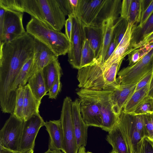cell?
Segmentation results:
<instances>
[{"mask_svg": "<svg viewBox=\"0 0 153 153\" xmlns=\"http://www.w3.org/2000/svg\"><path fill=\"white\" fill-rule=\"evenodd\" d=\"M0 6L5 9L26 13L58 31L62 29L66 20L57 0H0Z\"/></svg>", "mask_w": 153, "mask_h": 153, "instance_id": "1", "label": "cell"}, {"mask_svg": "<svg viewBox=\"0 0 153 153\" xmlns=\"http://www.w3.org/2000/svg\"><path fill=\"white\" fill-rule=\"evenodd\" d=\"M34 38L27 32L0 48V72L6 78L15 79L24 64L34 54Z\"/></svg>", "mask_w": 153, "mask_h": 153, "instance_id": "2", "label": "cell"}, {"mask_svg": "<svg viewBox=\"0 0 153 153\" xmlns=\"http://www.w3.org/2000/svg\"><path fill=\"white\" fill-rule=\"evenodd\" d=\"M123 60L114 62L105 70L98 62L78 70V87L94 91H114L119 88L120 85L116 75Z\"/></svg>", "mask_w": 153, "mask_h": 153, "instance_id": "3", "label": "cell"}, {"mask_svg": "<svg viewBox=\"0 0 153 153\" xmlns=\"http://www.w3.org/2000/svg\"><path fill=\"white\" fill-rule=\"evenodd\" d=\"M77 16L85 25L101 26L105 20H116L120 14L121 0H79Z\"/></svg>", "mask_w": 153, "mask_h": 153, "instance_id": "4", "label": "cell"}, {"mask_svg": "<svg viewBox=\"0 0 153 153\" xmlns=\"http://www.w3.org/2000/svg\"><path fill=\"white\" fill-rule=\"evenodd\" d=\"M26 32L49 48L58 57L68 53L71 42L65 34L51 29L32 17L26 27Z\"/></svg>", "mask_w": 153, "mask_h": 153, "instance_id": "5", "label": "cell"}, {"mask_svg": "<svg viewBox=\"0 0 153 153\" xmlns=\"http://www.w3.org/2000/svg\"><path fill=\"white\" fill-rule=\"evenodd\" d=\"M81 115L84 121L88 126L102 128V115L97 98L94 91L84 89H78Z\"/></svg>", "mask_w": 153, "mask_h": 153, "instance_id": "6", "label": "cell"}, {"mask_svg": "<svg viewBox=\"0 0 153 153\" xmlns=\"http://www.w3.org/2000/svg\"><path fill=\"white\" fill-rule=\"evenodd\" d=\"M153 68V48L135 64L124 68L118 74L120 85L137 83Z\"/></svg>", "mask_w": 153, "mask_h": 153, "instance_id": "7", "label": "cell"}, {"mask_svg": "<svg viewBox=\"0 0 153 153\" xmlns=\"http://www.w3.org/2000/svg\"><path fill=\"white\" fill-rule=\"evenodd\" d=\"M71 97L64 99L60 120L63 131V139L62 151L64 153H78V149L73 126Z\"/></svg>", "mask_w": 153, "mask_h": 153, "instance_id": "8", "label": "cell"}, {"mask_svg": "<svg viewBox=\"0 0 153 153\" xmlns=\"http://www.w3.org/2000/svg\"><path fill=\"white\" fill-rule=\"evenodd\" d=\"M24 121L11 114L0 131V146L14 151H20Z\"/></svg>", "mask_w": 153, "mask_h": 153, "instance_id": "9", "label": "cell"}, {"mask_svg": "<svg viewBox=\"0 0 153 153\" xmlns=\"http://www.w3.org/2000/svg\"><path fill=\"white\" fill-rule=\"evenodd\" d=\"M100 110L102 123L101 128L107 132L112 130L117 123L119 116L115 112L112 98L113 91H94Z\"/></svg>", "mask_w": 153, "mask_h": 153, "instance_id": "10", "label": "cell"}, {"mask_svg": "<svg viewBox=\"0 0 153 153\" xmlns=\"http://www.w3.org/2000/svg\"><path fill=\"white\" fill-rule=\"evenodd\" d=\"M85 25L77 17L73 16V29L68 61L72 67L80 69L81 51L85 39Z\"/></svg>", "mask_w": 153, "mask_h": 153, "instance_id": "11", "label": "cell"}, {"mask_svg": "<svg viewBox=\"0 0 153 153\" xmlns=\"http://www.w3.org/2000/svg\"><path fill=\"white\" fill-rule=\"evenodd\" d=\"M4 9L3 43L10 42L22 36L26 32L23 25V13Z\"/></svg>", "mask_w": 153, "mask_h": 153, "instance_id": "12", "label": "cell"}, {"mask_svg": "<svg viewBox=\"0 0 153 153\" xmlns=\"http://www.w3.org/2000/svg\"><path fill=\"white\" fill-rule=\"evenodd\" d=\"M45 122L39 113L32 115L24 121L20 151L34 150L35 140L40 129Z\"/></svg>", "mask_w": 153, "mask_h": 153, "instance_id": "13", "label": "cell"}, {"mask_svg": "<svg viewBox=\"0 0 153 153\" xmlns=\"http://www.w3.org/2000/svg\"><path fill=\"white\" fill-rule=\"evenodd\" d=\"M118 123L126 140L130 153H136L137 144L143 137L135 128L131 114L125 113L122 111Z\"/></svg>", "mask_w": 153, "mask_h": 153, "instance_id": "14", "label": "cell"}, {"mask_svg": "<svg viewBox=\"0 0 153 153\" xmlns=\"http://www.w3.org/2000/svg\"><path fill=\"white\" fill-rule=\"evenodd\" d=\"M71 112L73 126L78 149L85 148L87 143L89 126L85 124L82 118L79 99H76L72 101Z\"/></svg>", "mask_w": 153, "mask_h": 153, "instance_id": "15", "label": "cell"}, {"mask_svg": "<svg viewBox=\"0 0 153 153\" xmlns=\"http://www.w3.org/2000/svg\"><path fill=\"white\" fill-rule=\"evenodd\" d=\"M34 73L42 70L50 63L58 59V57L49 48L34 38Z\"/></svg>", "mask_w": 153, "mask_h": 153, "instance_id": "16", "label": "cell"}, {"mask_svg": "<svg viewBox=\"0 0 153 153\" xmlns=\"http://www.w3.org/2000/svg\"><path fill=\"white\" fill-rule=\"evenodd\" d=\"M142 0H123L122 1L120 17L128 23L137 25L140 23L142 14Z\"/></svg>", "mask_w": 153, "mask_h": 153, "instance_id": "17", "label": "cell"}, {"mask_svg": "<svg viewBox=\"0 0 153 153\" xmlns=\"http://www.w3.org/2000/svg\"><path fill=\"white\" fill-rule=\"evenodd\" d=\"M44 126L49 136L48 149L62 151L63 134L60 120L46 121Z\"/></svg>", "mask_w": 153, "mask_h": 153, "instance_id": "18", "label": "cell"}, {"mask_svg": "<svg viewBox=\"0 0 153 153\" xmlns=\"http://www.w3.org/2000/svg\"><path fill=\"white\" fill-rule=\"evenodd\" d=\"M136 85V84L120 85L119 88L113 91L112 98L117 115H120L124 105L134 92Z\"/></svg>", "mask_w": 153, "mask_h": 153, "instance_id": "19", "label": "cell"}, {"mask_svg": "<svg viewBox=\"0 0 153 153\" xmlns=\"http://www.w3.org/2000/svg\"><path fill=\"white\" fill-rule=\"evenodd\" d=\"M85 39L93 50L98 60L102 46L103 33L102 27L85 25Z\"/></svg>", "mask_w": 153, "mask_h": 153, "instance_id": "20", "label": "cell"}, {"mask_svg": "<svg viewBox=\"0 0 153 153\" xmlns=\"http://www.w3.org/2000/svg\"><path fill=\"white\" fill-rule=\"evenodd\" d=\"M106 140L112 146V151L116 153H130L126 140L118 123L108 132Z\"/></svg>", "mask_w": 153, "mask_h": 153, "instance_id": "21", "label": "cell"}, {"mask_svg": "<svg viewBox=\"0 0 153 153\" xmlns=\"http://www.w3.org/2000/svg\"><path fill=\"white\" fill-rule=\"evenodd\" d=\"M46 89L48 92L57 79L62 74L58 59L52 62L42 70Z\"/></svg>", "mask_w": 153, "mask_h": 153, "instance_id": "22", "label": "cell"}, {"mask_svg": "<svg viewBox=\"0 0 153 153\" xmlns=\"http://www.w3.org/2000/svg\"><path fill=\"white\" fill-rule=\"evenodd\" d=\"M33 56L23 65L13 86L11 90L12 94L13 100L15 103L17 88L20 85L24 87L27 85L30 78L34 74Z\"/></svg>", "mask_w": 153, "mask_h": 153, "instance_id": "23", "label": "cell"}, {"mask_svg": "<svg viewBox=\"0 0 153 153\" xmlns=\"http://www.w3.org/2000/svg\"><path fill=\"white\" fill-rule=\"evenodd\" d=\"M41 103L33 95L29 85L27 84L24 87L23 110L24 121L33 115L39 113V108Z\"/></svg>", "mask_w": 153, "mask_h": 153, "instance_id": "24", "label": "cell"}, {"mask_svg": "<svg viewBox=\"0 0 153 153\" xmlns=\"http://www.w3.org/2000/svg\"><path fill=\"white\" fill-rule=\"evenodd\" d=\"M115 20L110 18L104 20L102 27L103 33V44L102 51L98 59V63L100 65L103 62L108 48L111 44L113 37V29Z\"/></svg>", "mask_w": 153, "mask_h": 153, "instance_id": "25", "label": "cell"}, {"mask_svg": "<svg viewBox=\"0 0 153 153\" xmlns=\"http://www.w3.org/2000/svg\"><path fill=\"white\" fill-rule=\"evenodd\" d=\"M149 84L136 91L124 105L122 111L125 113L131 114L143 103L148 97Z\"/></svg>", "mask_w": 153, "mask_h": 153, "instance_id": "26", "label": "cell"}, {"mask_svg": "<svg viewBox=\"0 0 153 153\" xmlns=\"http://www.w3.org/2000/svg\"><path fill=\"white\" fill-rule=\"evenodd\" d=\"M31 91L36 99L40 103L42 97L48 92L42 75V70L35 72L28 81Z\"/></svg>", "mask_w": 153, "mask_h": 153, "instance_id": "27", "label": "cell"}, {"mask_svg": "<svg viewBox=\"0 0 153 153\" xmlns=\"http://www.w3.org/2000/svg\"><path fill=\"white\" fill-rule=\"evenodd\" d=\"M153 32V12L142 26L135 27L131 36V48H134L146 36Z\"/></svg>", "mask_w": 153, "mask_h": 153, "instance_id": "28", "label": "cell"}, {"mask_svg": "<svg viewBox=\"0 0 153 153\" xmlns=\"http://www.w3.org/2000/svg\"><path fill=\"white\" fill-rule=\"evenodd\" d=\"M97 62L93 50L85 39L81 51L80 69Z\"/></svg>", "mask_w": 153, "mask_h": 153, "instance_id": "29", "label": "cell"}, {"mask_svg": "<svg viewBox=\"0 0 153 153\" xmlns=\"http://www.w3.org/2000/svg\"><path fill=\"white\" fill-rule=\"evenodd\" d=\"M116 22L113 29V36L117 46L126 32L128 23L126 20L120 16Z\"/></svg>", "mask_w": 153, "mask_h": 153, "instance_id": "30", "label": "cell"}, {"mask_svg": "<svg viewBox=\"0 0 153 153\" xmlns=\"http://www.w3.org/2000/svg\"><path fill=\"white\" fill-rule=\"evenodd\" d=\"M24 96V87L20 85L16 90V105L13 114L23 120H24L23 113Z\"/></svg>", "mask_w": 153, "mask_h": 153, "instance_id": "31", "label": "cell"}, {"mask_svg": "<svg viewBox=\"0 0 153 153\" xmlns=\"http://www.w3.org/2000/svg\"><path fill=\"white\" fill-rule=\"evenodd\" d=\"M144 122V134L153 141V112L143 115Z\"/></svg>", "mask_w": 153, "mask_h": 153, "instance_id": "32", "label": "cell"}, {"mask_svg": "<svg viewBox=\"0 0 153 153\" xmlns=\"http://www.w3.org/2000/svg\"><path fill=\"white\" fill-rule=\"evenodd\" d=\"M136 153H153V141L143 137L137 144Z\"/></svg>", "mask_w": 153, "mask_h": 153, "instance_id": "33", "label": "cell"}, {"mask_svg": "<svg viewBox=\"0 0 153 153\" xmlns=\"http://www.w3.org/2000/svg\"><path fill=\"white\" fill-rule=\"evenodd\" d=\"M153 112V99L149 96L133 113L134 115H143Z\"/></svg>", "mask_w": 153, "mask_h": 153, "instance_id": "34", "label": "cell"}, {"mask_svg": "<svg viewBox=\"0 0 153 153\" xmlns=\"http://www.w3.org/2000/svg\"><path fill=\"white\" fill-rule=\"evenodd\" d=\"M147 53L143 48L132 51L128 54L129 65L135 64Z\"/></svg>", "mask_w": 153, "mask_h": 153, "instance_id": "35", "label": "cell"}, {"mask_svg": "<svg viewBox=\"0 0 153 153\" xmlns=\"http://www.w3.org/2000/svg\"><path fill=\"white\" fill-rule=\"evenodd\" d=\"M131 115L132 120L135 128L142 134L143 137L144 134V122L143 115Z\"/></svg>", "mask_w": 153, "mask_h": 153, "instance_id": "36", "label": "cell"}, {"mask_svg": "<svg viewBox=\"0 0 153 153\" xmlns=\"http://www.w3.org/2000/svg\"><path fill=\"white\" fill-rule=\"evenodd\" d=\"M61 77H59L53 85L48 91L47 94L48 98L50 99H56L59 93L60 92L62 88V83L60 81Z\"/></svg>", "mask_w": 153, "mask_h": 153, "instance_id": "37", "label": "cell"}, {"mask_svg": "<svg viewBox=\"0 0 153 153\" xmlns=\"http://www.w3.org/2000/svg\"><path fill=\"white\" fill-rule=\"evenodd\" d=\"M73 18L72 14L68 16L65 24V34L71 42L72 36L73 29Z\"/></svg>", "mask_w": 153, "mask_h": 153, "instance_id": "38", "label": "cell"}, {"mask_svg": "<svg viewBox=\"0 0 153 153\" xmlns=\"http://www.w3.org/2000/svg\"><path fill=\"white\" fill-rule=\"evenodd\" d=\"M153 12V0H152L150 4L143 12L140 22L137 26H142L147 21Z\"/></svg>", "mask_w": 153, "mask_h": 153, "instance_id": "39", "label": "cell"}, {"mask_svg": "<svg viewBox=\"0 0 153 153\" xmlns=\"http://www.w3.org/2000/svg\"><path fill=\"white\" fill-rule=\"evenodd\" d=\"M57 0L61 10L65 16L72 14L69 0Z\"/></svg>", "mask_w": 153, "mask_h": 153, "instance_id": "40", "label": "cell"}, {"mask_svg": "<svg viewBox=\"0 0 153 153\" xmlns=\"http://www.w3.org/2000/svg\"><path fill=\"white\" fill-rule=\"evenodd\" d=\"M152 70L136 84L135 91L143 88L150 83L152 74Z\"/></svg>", "mask_w": 153, "mask_h": 153, "instance_id": "41", "label": "cell"}, {"mask_svg": "<svg viewBox=\"0 0 153 153\" xmlns=\"http://www.w3.org/2000/svg\"><path fill=\"white\" fill-rule=\"evenodd\" d=\"M117 46L116 42L113 36L111 42L108 48L105 56L103 60L102 63L100 65H102L108 59L115 50Z\"/></svg>", "mask_w": 153, "mask_h": 153, "instance_id": "42", "label": "cell"}, {"mask_svg": "<svg viewBox=\"0 0 153 153\" xmlns=\"http://www.w3.org/2000/svg\"><path fill=\"white\" fill-rule=\"evenodd\" d=\"M5 10L0 7V43L4 42V17Z\"/></svg>", "mask_w": 153, "mask_h": 153, "instance_id": "43", "label": "cell"}, {"mask_svg": "<svg viewBox=\"0 0 153 153\" xmlns=\"http://www.w3.org/2000/svg\"><path fill=\"white\" fill-rule=\"evenodd\" d=\"M73 16L76 17L79 7V0H69Z\"/></svg>", "mask_w": 153, "mask_h": 153, "instance_id": "44", "label": "cell"}, {"mask_svg": "<svg viewBox=\"0 0 153 153\" xmlns=\"http://www.w3.org/2000/svg\"><path fill=\"white\" fill-rule=\"evenodd\" d=\"M152 39H153V32L146 36L141 42L138 43L132 49V51L134 50L139 49L144 46L148 42Z\"/></svg>", "mask_w": 153, "mask_h": 153, "instance_id": "45", "label": "cell"}, {"mask_svg": "<svg viewBox=\"0 0 153 153\" xmlns=\"http://www.w3.org/2000/svg\"><path fill=\"white\" fill-rule=\"evenodd\" d=\"M148 96L153 99V68L152 77L149 84Z\"/></svg>", "mask_w": 153, "mask_h": 153, "instance_id": "46", "label": "cell"}, {"mask_svg": "<svg viewBox=\"0 0 153 153\" xmlns=\"http://www.w3.org/2000/svg\"><path fill=\"white\" fill-rule=\"evenodd\" d=\"M152 1V0H142V13L149 5Z\"/></svg>", "mask_w": 153, "mask_h": 153, "instance_id": "47", "label": "cell"}, {"mask_svg": "<svg viewBox=\"0 0 153 153\" xmlns=\"http://www.w3.org/2000/svg\"><path fill=\"white\" fill-rule=\"evenodd\" d=\"M20 152L12 151L0 146V153H19Z\"/></svg>", "mask_w": 153, "mask_h": 153, "instance_id": "48", "label": "cell"}, {"mask_svg": "<svg viewBox=\"0 0 153 153\" xmlns=\"http://www.w3.org/2000/svg\"><path fill=\"white\" fill-rule=\"evenodd\" d=\"M44 153H63L61 150L56 151L48 149V150Z\"/></svg>", "mask_w": 153, "mask_h": 153, "instance_id": "49", "label": "cell"}, {"mask_svg": "<svg viewBox=\"0 0 153 153\" xmlns=\"http://www.w3.org/2000/svg\"><path fill=\"white\" fill-rule=\"evenodd\" d=\"M33 149H29L20 151L19 153H33Z\"/></svg>", "mask_w": 153, "mask_h": 153, "instance_id": "50", "label": "cell"}, {"mask_svg": "<svg viewBox=\"0 0 153 153\" xmlns=\"http://www.w3.org/2000/svg\"><path fill=\"white\" fill-rule=\"evenodd\" d=\"M152 43H153V39H152V40L149 41L146 44H150Z\"/></svg>", "mask_w": 153, "mask_h": 153, "instance_id": "51", "label": "cell"}, {"mask_svg": "<svg viewBox=\"0 0 153 153\" xmlns=\"http://www.w3.org/2000/svg\"><path fill=\"white\" fill-rule=\"evenodd\" d=\"M110 153H116V152H114V151H112Z\"/></svg>", "mask_w": 153, "mask_h": 153, "instance_id": "52", "label": "cell"}, {"mask_svg": "<svg viewBox=\"0 0 153 153\" xmlns=\"http://www.w3.org/2000/svg\"><path fill=\"white\" fill-rule=\"evenodd\" d=\"M85 153H92V152H85Z\"/></svg>", "mask_w": 153, "mask_h": 153, "instance_id": "53", "label": "cell"}, {"mask_svg": "<svg viewBox=\"0 0 153 153\" xmlns=\"http://www.w3.org/2000/svg\"></svg>", "mask_w": 153, "mask_h": 153, "instance_id": "54", "label": "cell"}]
</instances>
